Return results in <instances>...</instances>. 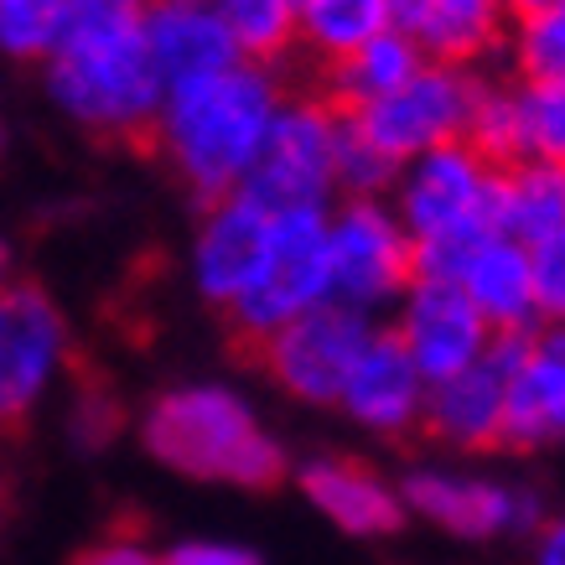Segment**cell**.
<instances>
[{
    "mask_svg": "<svg viewBox=\"0 0 565 565\" xmlns=\"http://www.w3.org/2000/svg\"><path fill=\"white\" fill-rule=\"evenodd\" d=\"M394 177H399V161H390V156L379 151L374 140L343 115V125H338V188H343L348 198H379V192L394 188Z\"/></svg>",
    "mask_w": 565,
    "mask_h": 565,
    "instance_id": "83f0119b",
    "label": "cell"
},
{
    "mask_svg": "<svg viewBox=\"0 0 565 565\" xmlns=\"http://www.w3.org/2000/svg\"><path fill=\"white\" fill-rule=\"evenodd\" d=\"M498 234L519 239L524 249L565 228V167L561 161H514L498 172V207H493Z\"/></svg>",
    "mask_w": 565,
    "mask_h": 565,
    "instance_id": "44dd1931",
    "label": "cell"
},
{
    "mask_svg": "<svg viewBox=\"0 0 565 565\" xmlns=\"http://www.w3.org/2000/svg\"><path fill=\"white\" fill-rule=\"evenodd\" d=\"M140 47L167 94L239 63L213 0H151L146 21H140Z\"/></svg>",
    "mask_w": 565,
    "mask_h": 565,
    "instance_id": "5bb4252c",
    "label": "cell"
},
{
    "mask_svg": "<svg viewBox=\"0 0 565 565\" xmlns=\"http://www.w3.org/2000/svg\"><path fill=\"white\" fill-rule=\"evenodd\" d=\"M301 488L338 530L348 534H394L405 519V503L374 467L353 457H317L301 467Z\"/></svg>",
    "mask_w": 565,
    "mask_h": 565,
    "instance_id": "ffe728a7",
    "label": "cell"
},
{
    "mask_svg": "<svg viewBox=\"0 0 565 565\" xmlns=\"http://www.w3.org/2000/svg\"><path fill=\"white\" fill-rule=\"evenodd\" d=\"M140 441L156 462L198 482L275 488L286 478V451L223 384H182L156 394V405L140 420Z\"/></svg>",
    "mask_w": 565,
    "mask_h": 565,
    "instance_id": "7a4b0ae2",
    "label": "cell"
},
{
    "mask_svg": "<svg viewBox=\"0 0 565 565\" xmlns=\"http://www.w3.org/2000/svg\"><path fill=\"white\" fill-rule=\"evenodd\" d=\"M545 6H555V0H503V11H509L514 21L534 17V11H545Z\"/></svg>",
    "mask_w": 565,
    "mask_h": 565,
    "instance_id": "e575fe53",
    "label": "cell"
},
{
    "mask_svg": "<svg viewBox=\"0 0 565 565\" xmlns=\"http://www.w3.org/2000/svg\"><path fill=\"white\" fill-rule=\"evenodd\" d=\"M540 565H565V519H550L540 530Z\"/></svg>",
    "mask_w": 565,
    "mask_h": 565,
    "instance_id": "836d02e7",
    "label": "cell"
},
{
    "mask_svg": "<svg viewBox=\"0 0 565 565\" xmlns=\"http://www.w3.org/2000/svg\"><path fill=\"white\" fill-rule=\"evenodd\" d=\"M503 17H509L503 0H390L394 32L426 63H457V68L493 47Z\"/></svg>",
    "mask_w": 565,
    "mask_h": 565,
    "instance_id": "e0dca14e",
    "label": "cell"
},
{
    "mask_svg": "<svg viewBox=\"0 0 565 565\" xmlns=\"http://www.w3.org/2000/svg\"><path fill=\"white\" fill-rule=\"evenodd\" d=\"M530 332H493V343L472 369L441 379L426 390V415L420 426L446 446L462 451H488L503 446V415H509V379L524 359Z\"/></svg>",
    "mask_w": 565,
    "mask_h": 565,
    "instance_id": "8fae6325",
    "label": "cell"
},
{
    "mask_svg": "<svg viewBox=\"0 0 565 565\" xmlns=\"http://www.w3.org/2000/svg\"><path fill=\"white\" fill-rule=\"evenodd\" d=\"M68 363V322L42 286H0V430H21Z\"/></svg>",
    "mask_w": 565,
    "mask_h": 565,
    "instance_id": "30bf717a",
    "label": "cell"
},
{
    "mask_svg": "<svg viewBox=\"0 0 565 565\" xmlns=\"http://www.w3.org/2000/svg\"><path fill=\"white\" fill-rule=\"evenodd\" d=\"M399 503H411L420 519L462 534V540L509 534L540 519V503L530 493L503 488V482H482V478H451V472H411Z\"/></svg>",
    "mask_w": 565,
    "mask_h": 565,
    "instance_id": "9a60e30c",
    "label": "cell"
},
{
    "mask_svg": "<svg viewBox=\"0 0 565 565\" xmlns=\"http://www.w3.org/2000/svg\"><path fill=\"white\" fill-rule=\"evenodd\" d=\"M478 94H482V84L472 78V68H457V63H420L405 84L394 88L390 99L369 104V109L348 115V120L359 125L363 136L374 140L390 161L405 167L411 156L462 140Z\"/></svg>",
    "mask_w": 565,
    "mask_h": 565,
    "instance_id": "52a82bcc",
    "label": "cell"
},
{
    "mask_svg": "<svg viewBox=\"0 0 565 565\" xmlns=\"http://www.w3.org/2000/svg\"><path fill=\"white\" fill-rule=\"evenodd\" d=\"M338 125L343 115L327 104H280L239 198H249L270 218L296 207H327L338 192Z\"/></svg>",
    "mask_w": 565,
    "mask_h": 565,
    "instance_id": "8992f818",
    "label": "cell"
},
{
    "mask_svg": "<svg viewBox=\"0 0 565 565\" xmlns=\"http://www.w3.org/2000/svg\"><path fill=\"white\" fill-rule=\"evenodd\" d=\"M379 32H390V0H296V42L322 63H338Z\"/></svg>",
    "mask_w": 565,
    "mask_h": 565,
    "instance_id": "603a6c76",
    "label": "cell"
},
{
    "mask_svg": "<svg viewBox=\"0 0 565 565\" xmlns=\"http://www.w3.org/2000/svg\"><path fill=\"white\" fill-rule=\"evenodd\" d=\"M457 286L472 301V311L488 322V332H534V322H540L530 249L519 239H509V234H488L467 255Z\"/></svg>",
    "mask_w": 565,
    "mask_h": 565,
    "instance_id": "d6986e66",
    "label": "cell"
},
{
    "mask_svg": "<svg viewBox=\"0 0 565 565\" xmlns=\"http://www.w3.org/2000/svg\"><path fill=\"white\" fill-rule=\"evenodd\" d=\"M530 275H534V307L540 322L565 327V228L550 239L530 244Z\"/></svg>",
    "mask_w": 565,
    "mask_h": 565,
    "instance_id": "f546056e",
    "label": "cell"
},
{
    "mask_svg": "<svg viewBox=\"0 0 565 565\" xmlns=\"http://www.w3.org/2000/svg\"><path fill=\"white\" fill-rule=\"evenodd\" d=\"M0 514H6V478H0Z\"/></svg>",
    "mask_w": 565,
    "mask_h": 565,
    "instance_id": "8d00e7d4",
    "label": "cell"
},
{
    "mask_svg": "<svg viewBox=\"0 0 565 565\" xmlns=\"http://www.w3.org/2000/svg\"><path fill=\"white\" fill-rule=\"evenodd\" d=\"M270 249V213H259L249 198H218L207 203L198 234H192V286L213 307H234L255 286Z\"/></svg>",
    "mask_w": 565,
    "mask_h": 565,
    "instance_id": "4fadbf2b",
    "label": "cell"
},
{
    "mask_svg": "<svg viewBox=\"0 0 565 565\" xmlns=\"http://www.w3.org/2000/svg\"><path fill=\"white\" fill-rule=\"evenodd\" d=\"M239 63H275L296 42V0H213Z\"/></svg>",
    "mask_w": 565,
    "mask_h": 565,
    "instance_id": "cb8c5ba5",
    "label": "cell"
},
{
    "mask_svg": "<svg viewBox=\"0 0 565 565\" xmlns=\"http://www.w3.org/2000/svg\"><path fill=\"white\" fill-rule=\"evenodd\" d=\"M369 338H374L369 311L322 301V307L301 311L296 322H286L280 332H270L255 353L265 363V374L286 394L307 399V405H338V394H343Z\"/></svg>",
    "mask_w": 565,
    "mask_h": 565,
    "instance_id": "9c48e42d",
    "label": "cell"
},
{
    "mask_svg": "<svg viewBox=\"0 0 565 565\" xmlns=\"http://www.w3.org/2000/svg\"><path fill=\"white\" fill-rule=\"evenodd\" d=\"M498 207V167H488L467 140L411 156L394 177V218L411 234L415 280H451L478 249Z\"/></svg>",
    "mask_w": 565,
    "mask_h": 565,
    "instance_id": "3957f363",
    "label": "cell"
},
{
    "mask_svg": "<svg viewBox=\"0 0 565 565\" xmlns=\"http://www.w3.org/2000/svg\"><path fill=\"white\" fill-rule=\"evenodd\" d=\"M73 565H167L161 555H151V550L140 545V540H130V530H115V540H99V545L78 550V561Z\"/></svg>",
    "mask_w": 565,
    "mask_h": 565,
    "instance_id": "1f68e13d",
    "label": "cell"
},
{
    "mask_svg": "<svg viewBox=\"0 0 565 565\" xmlns=\"http://www.w3.org/2000/svg\"><path fill=\"white\" fill-rule=\"evenodd\" d=\"M426 390L430 384L411 363L405 343H399L394 332H374V338L363 343L359 363H353V374H348L343 394H338V405H343L359 426L379 430V436H405V430L420 426V415H426Z\"/></svg>",
    "mask_w": 565,
    "mask_h": 565,
    "instance_id": "2e32d148",
    "label": "cell"
},
{
    "mask_svg": "<svg viewBox=\"0 0 565 565\" xmlns=\"http://www.w3.org/2000/svg\"><path fill=\"white\" fill-rule=\"evenodd\" d=\"M167 565H259V561L239 545H207V540H192V545H177L172 555H167Z\"/></svg>",
    "mask_w": 565,
    "mask_h": 565,
    "instance_id": "d6a6232c",
    "label": "cell"
},
{
    "mask_svg": "<svg viewBox=\"0 0 565 565\" xmlns=\"http://www.w3.org/2000/svg\"><path fill=\"white\" fill-rule=\"evenodd\" d=\"M565 441V327L530 332L524 359L509 379L503 446Z\"/></svg>",
    "mask_w": 565,
    "mask_h": 565,
    "instance_id": "ac0fdd59",
    "label": "cell"
},
{
    "mask_svg": "<svg viewBox=\"0 0 565 565\" xmlns=\"http://www.w3.org/2000/svg\"><path fill=\"white\" fill-rule=\"evenodd\" d=\"M47 68V99L88 136H146L161 115L167 88L156 84L140 32L57 36Z\"/></svg>",
    "mask_w": 565,
    "mask_h": 565,
    "instance_id": "277c9868",
    "label": "cell"
},
{
    "mask_svg": "<svg viewBox=\"0 0 565 565\" xmlns=\"http://www.w3.org/2000/svg\"><path fill=\"white\" fill-rule=\"evenodd\" d=\"M514 63L524 78H565V0L519 21Z\"/></svg>",
    "mask_w": 565,
    "mask_h": 565,
    "instance_id": "f1b7e54d",
    "label": "cell"
},
{
    "mask_svg": "<svg viewBox=\"0 0 565 565\" xmlns=\"http://www.w3.org/2000/svg\"><path fill=\"white\" fill-rule=\"evenodd\" d=\"M394 338L405 343V353H411V363L420 369L426 384H441V379L472 369L493 343L488 322L472 311L462 286H451V280H411L405 296H399Z\"/></svg>",
    "mask_w": 565,
    "mask_h": 565,
    "instance_id": "7c38bea8",
    "label": "cell"
},
{
    "mask_svg": "<svg viewBox=\"0 0 565 565\" xmlns=\"http://www.w3.org/2000/svg\"><path fill=\"white\" fill-rule=\"evenodd\" d=\"M332 301V265H327V207H296L270 218V249L255 286L228 307V322L249 348L296 322L301 311Z\"/></svg>",
    "mask_w": 565,
    "mask_h": 565,
    "instance_id": "5b68a950",
    "label": "cell"
},
{
    "mask_svg": "<svg viewBox=\"0 0 565 565\" xmlns=\"http://www.w3.org/2000/svg\"><path fill=\"white\" fill-rule=\"evenodd\" d=\"M68 426H73V436H78V446H104L115 430H120V405H115L104 390H84L73 399Z\"/></svg>",
    "mask_w": 565,
    "mask_h": 565,
    "instance_id": "4dcf8cb0",
    "label": "cell"
},
{
    "mask_svg": "<svg viewBox=\"0 0 565 565\" xmlns=\"http://www.w3.org/2000/svg\"><path fill=\"white\" fill-rule=\"evenodd\" d=\"M420 63H426V57L390 26V32H379L374 42L353 47L348 57L327 63V68H332V94H338V104H343L348 115H359V109H369V104L390 99L394 88L405 84Z\"/></svg>",
    "mask_w": 565,
    "mask_h": 565,
    "instance_id": "7402d4cb",
    "label": "cell"
},
{
    "mask_svg": "<svg viewBox=\"0 0 565 565\" xmlns=\"http://www.w3.org/2000/svg\"><path fill=\"white\" fill-rule=\"evenodd\" d=\"M327 265H332V301L353 311L384 307L415 280L411 234L379 198H348L338 213H327Z\"/></svg>",
    "mask_w": 565,
    "mask_h": 565,
    "instance_id": "ba28073f",
    "label": "cell"
},
{
    "mask_svg": "<svg viewBox=\"0 0 565 565\" xmlns=\"http://www.w3.org/2000/svg\"><path fill=\"white\" fill-rule=\"evenodd\" d=\"M514 104L524 156L565 167V78H524L514 88Z\"/></svg>",
    "mask_w": 565,
    "mask_h": 565,
    "instance_id": "d4e9b609",
    "label": "cell"
},
{
    "mask_svg": "<svg viewBox=\"0 0 565 565\" xmlns=\"http://www.w3.org/2000/svg\"><path fill=\"white\" fill-rule=\"evenodd\" d=\"M63 36V0H0V57L47 63Z\"/></svg>",
    "mask_w": 565,
    "mask_h": 565,
    "instance_id": "484cf974",
    "label": "cell"
},
{
    "mask_svg": "<svg viewBox=\"0 0 565 565\" xmlns=\"http://www.w3.org/2000/svg\"><path fill=\"white\" fill-rule=\"evenodd\" d=\"M280 84L259 63L198 78L188 88H172L156 115V146L172 161V172L188 182L203 203L234 198L255 167L265 130L280 115Z\"/></svg>",
    "mask_w": 565,
    "mask_h": 565,
    "instance_id": "6da1fadb",
    "label": "cell"
},
{
    "mask_svg": "<svg viewBox=\"0 0 565 565\" xmlns=\"http://www.w3.org/2000/svg\"><path fill=\"white\" fill-rule=\"evenodd\" d=\"M467 146L488 161V167H514L524 161V140H519V104L514 88H482L472 104V120H467Z\"/></svg>",
    "mask_w": 565,
    "mask_h": 565,
    "instance_id": "4316f807",
    "label": "cell"
},
{
    "mask_svg": "<svg viewBox=\"0 0 565 565\" xmlns=\"http://www.w3.org/2000/svg\"><path fill=\"white\" fill-rule=\"evenodd\" d=\"M6 270H11V249H6V239H0V286H6Z\"/></svg>",
    "mask_w": 565,
    "mask_h": 565,
    "instance_id": "d590c367",
    "label": "cell"
}]
</instances>
